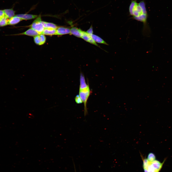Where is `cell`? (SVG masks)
Instances as JSON below:
<instances>
[{"mask_svg":"<svg viewBox=\"0 0 172 172\" xmlns=\"http://www.w3.org/2000/svg\"><path fill=\"white\" fill-rule=\"evenodd\" d=\"M43 25L44 28H52L56 29L58 27L55 24L50 22L42 21Z\"/></svg>","mask_w":172,"mask_h":172,"instance_id":"cell-13","label":"cell"},{"mask_svg":"<svg viewBox=\"0 0 172 172\" xmlns=\"http://www.w3.org/2000/svg\"><path fill=\"white\" fill-rule=\"evenodd\" d=\"M41 16H39L30 26L33 29L41 34L44 29L42 23Z\"/></svg>","mask_w":172,"mask_h":172,"instance_id":"cell-3","label":"cell"},{"mask_svg":"<svg viewBox=\"0 0 172 172\" xmlns=\"http://www.w3.org/2000/svg\"><path fill=\"white\" fill-rule=\"evenodd\" d=\"M5 16V14L3 10H0V19Z\"/></svg>","mask_w":172,"mask_h":172,"instance_id":"cell-21","label":"cell"},{"mask_svg":"<svg viewBox=\"0 0 172 172\" xmlns=\"http://www.w3.org/2000/svg\"><path fill=\"white\" fill-rule=\"evenodd\" d=\"M22 20L19 17L15 16L9 19L8 24L10 25H14L16 24Z\"/></svg>","mask_w":172,"mask_h":172,"instance_id":"cell-9","label":"cell"},{"mask_svg":"<svg viewBox=\"0 0 172 172\" xmlns=\"http://www.w3.org/2000/svg\"><path fill=\"white\" fill-rule=\"evenodd\" d=\"M9 19L5 16L0 19V27L5 26L8 24Z\"/></svg>","mask_w":172,"mask_h":172,"instance_id":"cell-14","label":"cell"},{"mask_svg":"<svg viewBox=\"0 0 172 172\" xmlns=\"http://www.w3.org/2000/svg\"><path fill=\"white\" fill-rule=\"evenodd\" d=\"M143 167L144 172H159L153 166L151 162L149 161L147 158H143Z\"/></svg>","mask_w":172,"mask_h":172,"instance_id":"cell-4","label":"cell"},{"mask_svg":"<svg viewBox=\"0 0 172 172\" xmlns=\"http://www.w3.org/2000/svg\"><path fill=\"white\" fill-rule=\"evenodd\" d=\"M90 93V91L89 84L86 82L80 83L79 95L84 105V113L85 116L87 113L86 103Z\"/></svg>","mask_w":172,"mask_h":172,"instance_id":"cell-2","label":"cell"},{"mask_svg":"<svg viewBox=\"0 0 172 172\" xmlns=\"http://www.w3.org/2000/svg\"><path fill=\"white\" fill-rule=\"evenodd\" d=\"M70 34V29L63 27H58L56 29V35H62Z\"/></svg>","mask_w":172,"mask_h":172,"instance_id":"cell-5","label":"cell"},{"mask_svg":"<svg viewBox=\"0 0 172 172\" xmlns=\"http://www.w3.org/2000/svg\"><path fill=\"white\" fill-rule=\"evenodd\" d=\"M90 36L91 38L96 42L108 45L106 42L98 36L93 34L91 35Z\"/></svg>","mask_w":172,"mask_h":172,"instance_id":"cell-12","label":"cell"},{"mask_svg":"<svg viewBox=\"0 0 172 172\" xmlns=\"http://www.w3.org/2000/svg\"><path fill=\"white\" fill-rule=\"evenodd\" d=\"M82 38L85 41L88 42L91 38L90 35L87 33L86 32L82 31L81 36Z\"/></svg>","mask_w":172,"mask_h":172,"instance_id":"cell-15","label":"cell"},{"mask_svg":"<svg viewBox=\"0 0 172 172\" xmlns=\"http://www.w3.org/2000/svg\"><path fill=\"white\" fill-rule=\"evenodd\" d=\"M40 34L38 32L31 28L23 32L17 34L16 35H25L34 37Z\"/></svg>","mask_w":172,"mask_h":172,"instance_id":"cell-7","label":"cell"},{"mask_svg":"<svg viewBox=\"0 0 172 172\" xmlns=\"http://www.w3.org/2000/svg\"><path fill=\"white\" fill-rule=\"evenodd\" d=\"M88 42L97 46H98V45L94 41V40L91 38L90 40Z\"/></svg>","mask_w":172,"mask_h":172,"instance_id":"cell-20","label":"cell"},{"mask_svg":"<svg viewBox=\"0 0 172 172\" xmlns=\"http://www.w3.org/2000/svg\"><path fill=\"white\" fill-rule=\"evenodd\" d=\"M75 100L76 103L77 104L81 103L83 102L79 95H77L76 96Z\"/></svg>","mask_w":172,"mask_h":172,"instance_id":"cell-18","label":"cell"},{"mask_svg":"<svg viewBox=\"0 0 172 172\" xmlns=\"http://www.w3.org/2000/svg\"><path fill=\"white\" fill-rule=\"evenodd\" d=\"M82 31L81 29L75 27H72L70 29V34L78 38H81Z\"/></svg>","mask_w":172,"mask_h":172,"instance_id":"cell-8","label":"cell"},{"mask_svg":"<svg viewBox=\"0 0 172 172\" xmlns=\"http://www.w3.org/2000/svg\"><path fill=\"white\" fill-rule=\"evenodd\" d=\"M56 29L52 28H45L41 34L48 35H56Z\"/></svg>","mask_w":172,"mask_h":172,"instance_id":"cell-10","label":"cell"},{"mask_svg":"<svg viewBox=\"0 0 172 172\" xmlns=\"http://www.w3.org/2000/svg\"><path fill=\"white\" fill-rule=\"evenodd\" d=\"M86 32L90 35L93 34V30L92 27V26H91L90 28L87 30Z\"/></svg>","mask_w":172,"mask_h":172,"instance_id":"cell-19","label":"cell"},{"mask_svg":"<svg viewBox=\"0 0 172 172\" xmlns=\"http://www.w3.org/2000/svg\"><path fill=\"white\" fill-rule=\"evenodd\" d=\"M3 11L5 16L8 18H10L15 15V11L12 9H5Z\"/></svg>","mask_w":172,"mask_h":172,"instance_id":"cell-11","label":"cell"},{"mask_svg":"<svg viewBox=\"0 0 172 172\" xmlns=\"http://www.w3.org/2000/svg\"><path fill=\"white\" fill-rule=\"evenodd\" d=\"M129 11L133 19L143 22L144 26H146L148 15L144 0L138 3L137 0H131Z\"/></svg>","mask_w":172,"mask_h":172,"instance_id":"cell-1","label":"cell"},{"mask_svg":"<svg viewBox=\"0 0 172 172\" xmlns=\"http://www.w3.org/2000/svg\"><path fill=\"white\" fill-rule=\"evenodd\" d=\"M147 159L149 161L152 162L156 160V156L154 153L150 152L148 154Z\"/></svg>","mask_w":172,"mask_h":172,"instance_id":"cell-17","label":"cell"},{"mask_svg":"<svg viewBox=\"0 0 172 172\" xmlns=\"http://www.w3.org/2000/svg\"><path fill=\"white\" fill-rule=\"evenodd\" d=\"M16 16L20 18L22 20H27L35 19L39 16L29 14H17Z\"/></svg>","mask_w":172,"mask_h":172,"instance_id":"cell-6","label":"cell"},{"mask_svg":"<svg viewBox=\"0 0 172 172\" xmlns=\"http://www.w3.org/2000/svg\"><path fill=\"white\" fill-rule=\"evenodd\" d=\"M33 38L34 42L36 44L40 45H43L39 35L34 37Z\"/></svg>","mask_w":172,"mask_h":172,"instance_id":"cell-16","label":"cell"}]
</instances>
